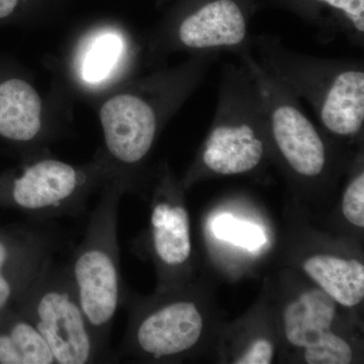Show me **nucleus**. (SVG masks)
I'll return each mask as SVG.
<instances>
[{
    "label": "nucleus",
    "instance_id": "nucleus-2",
    "mask_svg": "<svg viewBox=\"0 0 364 364\" xmlns=\"http://www.w3.org/2000/svg\"><path fill=\"white\" fill-rule=\"evenodd\" d=\"M267 136L259 93L247 67L240 61L225 64L214 122L200 153L202 166L219 176L252 172L267 154Z\"/></svg>",
    "mask_w": 364,
    "mask_h": 364
},
{
    "label": "nucleus",
    "instance_id": "nucleus-18",
    "mask_svg": "<svg viewBox=\"0 0 364 364\" xmlns=\"http://www.w3.org/2000/svg\"><path fill=\"white\" fill-rule=\"evenodd\" d=\"M342 210L347 221L364 227V173L359 171L349 182L342 200Z\"/></svg>",
    "mask_w": 364,
    "mask_h": 364
},
{
    "label": "nucleus",
    "instance_id": "nucleus-6",
    "mask_svg": "<svg viewBox=\"0 0 364 364\" xmlns=\"http://www.w3.org/2000/svg\"><path fill=\"white\" fill-rule=\"evenodd\" d=\"M203 320L195 303L166 301L133 318L121 353H138L154 360L191 350L202 336Z\"/></svg>",
    "mask_w": 364,
    "mask_h": 364
},
{
    "label": "nucleus",
    "instance_id": "nucleus-9",
    "mask_svg": "<svg viewBox=\"0 0 364 364\" xmlns=\"http://www.w3.org/2000/svg\"><path fill=\"white\" fill-rule=\"evenodd\" d=\"M179 44L189 51L239 53L251 48L248 16L235 0H210L181 21Z\"/></svg>",
    "mask_w": 364,
    "mask_h": 364
},
{
    "label": "nucleus",
    "instance_id": "nucleus-4",
    "mask_svg": "<svg viewBox=\"0 0 364 364\" xmlns=\"http://www.w3.org/2000/svg\"><path fill=\"white\" fill-rule=\"evenodd\" d=\"M16 299L18 312L37 328L56 363H95L107 358L83 312L67 263L50 257Z\"/></svg>",
    "mask_w": 364,
    "mask_h": 364
},
{
    "label": "nucleus",
    "instance_id": "nucleus-15",
    "mask_svg": "<svg viewBox=\"0 0 364 364\" xmlns=\"http://www.w3.org/2000/svg\"><path fill=\"white\" fill-rule=\"evenodd\" d=\"M124 49V43L116 33H104L93 41L86 53L82 76L91 83L104 80L116 65Z\"/></svg>",
    "mask_w": 364,
    "mask_h": 364
},
{
    "label": "nucleus",
    "instance_id": "nucleus-17",
    "mask_svg": "<svg viewBox=\"0 0 364 364\" xmlns=\"http://www.w3.org/2000/svg\"><path fill=\"white\" fill-rule=\"evenodd\" d=\"M339 11L350 28L354 44L363 45L364 39V0H314Z\"/></svg>",
    "mask_w": 364,
    "mask_h": 364
},
{
    "label": "nucleus",
    "instance_id": "nucleus-20",
    "mask_svg": "<svg viewBox=\"0 0 364 364\" xmlns=\"http://www.w3.org/2000/svg\"><path fill=\"white\" fill-rule=\"evenodd\" d=\"M18 0H0V18H6L13 13Z\"/></svg>",
    "mask_w": 364,
    "mask_h": 364
},
{
    "label": "nucleus",
    "instance_id": "nucleus-1",
    "mask_svg": "<svg viewBox=\"0 0 364 364\" xmlns=\"http://www.w3.org/2000/svg\"><path fill=\"white\" fill-rule=\"evenodd\" d=\"M250 49L268 73L310 105L318 123L330 135L353 139L363 133V63L301 54L272 35L252 37Z\"/></svg>",
    "mask_w": 364,
    "mask_h": 364
},
{
    "label": "nucleus",
    "instance_id": "nucleus-5",
    "mask_svg": "<svg viewBox=\"0 0 364 364\" xmlns=\"http://www.w3.org/2000/svg\"><path fill=\"white\" fill-rule=\"evenodd\" d=\"M88 182L85 172L68 163L43 159L14 179L9 198L33 220L75 217L87 207Z\"/></svg>",
    "mask_w": 364,
    "mask_h": 364
},
{
    "label": "nucleus",
    "instance_id": "nucleus-13",
    "mask_svg": "<svg viewBox=\"0 0 364 364\" xmlns=\"http://www.w3.org/2000/svg\"><path fill=\"white\" fill-rule=\"evenodd\" d=\"M304 270L324 293L341 306L351 308L364 298V267L355 259L316 255L304 262Z\"/></svg>",
    "mask_w": 364,
    "mask_h": 364
},
{
    "label": "nucleus",
    "instance_id": "nucleus-16",
    "mask_svg": "<svg viewBox=\"0 0 364 364\" xmlns=\"http://www.w3.org/2000/svg\"><path fill=\"white\" fill-rule=\"evenodd\" d=\"M213 230L218 238L249 250L260 248L265 242L264 234L259 227L250 223L237 221L231 215H219L213 224Z\"/></svg>",
    "mask_w": 364,
    "mask_h": 364
},
{
    "label": "nucleus",
    "instance_id": "nucleus-7",
    "mask_svg": "<svg viewBox=\"0 0 364 364\" xmlns=\"http://www.w3.org/2000/svg\"><path fill=\"white\" fill-rule=\"evenodd\" d=\"M336 301L322 289H311L287 305L284 312L287 341L305 349L309 364H349L353 354L348 342L331 331Z\"/></svg>",
    "mask_w": 364,
    "mask_h": 364
},
{
    "label": "nucleus",
    "instance_id": "nucleus-14",
    "mask_svg": "<svg viewBox=\"0 0 364 364\" xmlns=\"http://www.w3.org/2000/svg\"><path fill=\"white\" fill-rule=\"evenodd\" d=\"M0 330V363L55 364L49 345L23 315L14 314Z\"/></svg>",
    "mask_w": 364,
    "mask_h": 364
},
{
    "label": "nucleus",
    "instance_id": "nucleus-3",
    "mask_svg": "<svg viewBox=\"0 0 364 364\" xmlns=\"http://www.w3.org/2000/svg\"><path fill=\"white\" fill-rule=\"evenodd\" d=\"M121 191L105 189L67 263L79 301L105 353L121 296L117 218Z\"/></svg>",
    "mask_w": 364,
    "mask_h": 364
},
{
    "label": "nucleus",
    "instance_id": "nucleus-19",
    "mask_svg": "<svg viewBox=\"0 0 364 364\" xmlns=\"http://www.w3.org/2000/svg\"><path fill=\"white\" fill-rule=\"evenodd\" d=\"M273 345L267 339L254 341L247 351L237 359V364H269L273 359Z\"/></svg>",
    "mask_w": 364,
    "mask_h": 364
},
{
    "label": "nucleus",
    "instance_id": "nucleus-8",
    "mask_svg": "<svg viewBox=\"0 0 364 364\" xmlns=\"http://www.w3.org/2000/svg\"><path fill=\"white\" fill-rule=\"evenodd\" d=\"M105 147L112 159L124 166H135L147 157L156 139V109L132 93L107 100L100 111Z\"/></svg>",
    "mask_w": 364,
    "mask_h": 364
},
{
    "label": "nucleus",
    "instance_id": "nucleus-11",
    "mask_svg": "<svg viewBox=\"0 0 364 364\" xmlns=\"http://www.w3.org/2000/svg\"><path fill=\"white\" fill-rule=\"evenodd\" d=\"M150 239L153 253L165 269H176L188 262L191 240L186 208L172 202L168 196L158 198L151 212Z\"/></svg>",
    "mask_w": 364,
    "mask_h": 364
},
{
    "label": "nucleus",
    "instance_id": "nucleus-12",
    "mask_svg": "<svg viewBox=\"0 0 364 364\" xmlns=\"http://www.w3.org/2000/svg\"><path fill=\"white\" fill-rule=\"evenodd\" d=\"M42 102L26 81L11 79L0 85V136L16 142H30L42 128Z\"/></svg>",
    "mask_w": 364,
    "mask_h": 364
},
{
    "label": "nucleus",
    "instance_id": "nucleus-10",
    "mask_svg": "<svg viewBox=\"0 0 364 364\" xmlns=\"http://www.w3.org/2000/svg\"><path fill=\"white\" fill-rule=\"evenodd\" d=\"M58 247L56 234L36 225L14 238L0 239V312L25 291Z\"/></svg>",
    "mask_w": 364,
    "mask_h": 364
}]
</instances>
